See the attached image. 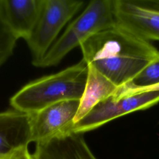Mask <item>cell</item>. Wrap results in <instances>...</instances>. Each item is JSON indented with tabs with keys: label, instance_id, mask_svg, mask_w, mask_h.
Returning a JSON list of instances; mask_svg holds the SVG:
<instances>
[{
	"label": "cell",
	"instance_id": "cell-1",
	"mask_svg": "<svg viewBox=\"0 0 159 159\" xmlns=\"http://www.w3.org/2000/svg\"><path fill=\"white\" fill-rule=\"evenodd\" d=\"M80 47L86 63L117 88L130 83L159 53L152 42L117 24L93 35Z\"/></svg>",
	"mask_w": 159,
	"mask_h": 159
},
{
	"label": "cell",
	"instance_id": "cell-2",
	"mask_svg": "<svg viewBox=\"0 0 159 159\" xmlns=\"http://www.w3.org/2000/svg\"><path fill=\"white\" fill-rule=\"evenodd\" d=\"M88 71V64L82 58L58 73L28 83L10 98V105L14 110L32 114L57 102L80 100Z\"/></svg>",
	"mask_w": 159,
	"mask_h": 159
},
{
	"label": "cell",
	"instance_id": "cell-3",
	"mask_svg": "<svg viewBox=\"0 0 159 159\" xmlns=\"http://www.w3.org/2000/svg\"><path fill=\"white\" fill-rule=\"evenodd\" d=\"M116 24L114 0L91 1L35 66L45 68L58 65L71 50L93 35Z\"/></svg>",
	"mask_w": 159,
	"mask_h": 159
},
{
	"label": "cell",
	"instance_id": "cell-4",
	"mask_svg": "<svg viewBox=\"0 0 159 159\" xmlns=\"http://www.w3.org/2000/svg\"><path fill=\"white\" fill-rule=\"evenodd\" d=\"M84 2L75 0H43L36 25L26 40L35 66L56 41L67 22L82 7Z\"/></svg>",
	"mask_w": 159,
	"mask_h": 159
},
{
	"label": "cell",
	"instance_id": "cell-5",
	"mask_svg": "<svg viewBox=\"0 0 159 159\" xmlns=\"http://www.w3.org/2000/svg\"><path fill=\"white\" fill-rule=\"evenodd\" d=\"M159 102V91H149L116 99L112 96L96 104L72 127L82 134L95 130L121 116L148 109Z\"/></svg>",
	"mask_w": 159,
	"mask_h": 159
},
{
	"label": "cell",
	"instance_id": "cell-6",
	"mask_svg": "<svg viewBox=\"0 0 159 159\" xmlns=\"http://www.w3.org/2000/svg\"><path fill=\"white\" fill-rule=\"evenodd\" d=\"M116 24L151 42L159 41V0H114Z\"/></svg>",
	"mask_w": 159,
	"mask_h": 159
},
{
	"label": "cell",
	"instance_id": "cell-7",
	"mask_svg": "<svg viewBox=\"0 0 159 159\" xmlns=\"http://www.w3.org/2000/svg\"><path fill=\"white\" fill-rule=\"evenodd\" d=\"M80 100L57 102L30 114V142L35 144L71 132Z\"/></svg>",
	"mask_w": 159,
	"mask_h": 159
},
{
	"label": "cell",
	"instance_id": "cell-8",
	"mask_svg": "<svg viewBox=\"0 0 159 159\" xmlns=\"http://www.w3.org/2000/svg\"><path fill=\"white\" fill-rule=\"evenodd\" d=\"M43 0H0V18L11 32L25 41L40 13Z\"/></svg>",
	"mask_w": 159,
	"mask_h": 159
},
{
	"label": "cell",
	"instance_id": "cell-9",
	"mask_svg": "<svg viewBox=\"0 0 159 159\" xmlns=\"http://www.w3.org/2000/svg\"><path fill=\"white\" fill-rule=\"evenodd\" d=\"M33 159H97L82 134L72 132L35 144Z\"/></svg>",
	"mask_w": 159,
	"mask_h": 159
},
{
	"label": "cell",
	"instance_id": "cell-10",
	"mask_svg": "<svg viewBox=\"0 0 159 159\" xmlns=\"http://www.w3.org/2000/svg\"><path fill=\"white\" fill-rule=\"evenodd\" d=\"M30 118L16 110L0 112V155L30 143Z\"/></svg>",
	"mask_w": 159,
	"mask_h": 159
},
{
	"label": "cell",
	"instance_id": "cell-11",
	"mask_svg": "<svg viewBox=\"0 0 159 159\" xmlns=\"http://www.w3.org/2000/svg\"><path fill=\"white\" fill-rule=\"evenodd\" d=\"M86 83L80 106L74 119V124L83 118L96 104L112 96L117 87L90 65Z\"/></svg>",
	"mask_w": 159,
	"mask_h": 159
},
{
	"label": "cell",
	"instance_id": "cell-12",
	"mask_svg": "<svg viewBox=\"0 0 159 159\" xmlns=\"http://www.w3.org/2000/svg\"><path fill=\"white\" fill-rule=\"evenodd\" d=\"M159 83V53L129 84L145 87Z\"/></svg>",
	"mask_w": 159,
	"mask_h": 159
},
{
	"label": "cell",
	"instance_id": "cell-13",
	"mask_svg": "<svg viewBox=\"0 0 159 159\" xmlns=\"http://www.w3.org/2000/svg\"><path fill=\"white\" fill-rule=\"evenodd\" d=\"M17 39L3 24L0 28V66L12 55Z\"/></svg>",
	"mask_w": 159,
	"mask_h": 159
},
{
	"label": "cell",
	"instance_id": "cell-14",
	"mask_svg": "<svg viewBox=\"0 0 159 159\" xmlns=\"http://www.w3.org/2000/svg\"><path fill=\"white\" fill-rule=\"evenodd\" d=\"M156 91H159V83L145 87H138L127 84L118 87L116 92L112 95V97L116 99H118L137 94Z\"/></svg>",
	"mask_w": 159,
	"mask_h": 159
},
{
	"label": "cell",
	"instance_id": "cell-15",
	"mask_svg": "<svg viewBox=\"0 0 159 159\" xmlns=\"http://www.w3.org/2000/svg\"><path fill=\"white\" fill-rule=\"evenodd\" d=\"M28 145L29 144L23 145L8 153L0 155V159H33Z\"/></svg>",
	"mask_w": 159,
	"mask_h": 159
}]
</instances>
